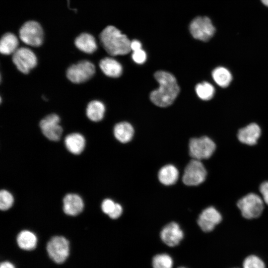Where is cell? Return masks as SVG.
<instances>
[{
  "mask_svg": "<svg viewBox=\"0 0 268 268\" xmlns=\"http://www.w3.org/2000/svg\"><path fill=\"white\" fill-rule=\"evenodd\" d=\"M153 268H172L173 261L167 254H160L154 256L152 260Z\"/></svg>",
  "mask_w": 268,
  "mask_h": 268,
  "instance_id": "26",
  "label": "cell"
},
{
  "mask_svg": "<svg viewBox=\"0 0 268 268\" xmlns=\"http://www.w3.org/2000/svg\"><path fill=\"white\" fill-rule=\"evenodd\" d=\"M18 247L22 250L31 251L35 249L38 243L37 235L29 230H22L16 236Z\"/></svg>",
  "mask_w": 268,
  "mask_h": 268,
  "instance_id": "15",
  "label": "cell"
},
{
  "mask_svg": "<svg viewBox=\"0 0 268 268\" xmlns=\"http://www.w3.org/2000/svg\"><path fill=\"white\" fill-rule=\"evenodd\" d=\"M74 44L78 50L87 54L93 53L97 48L94 37L87 33H83L78 36L75 39Z\"/></svg>",
  "mask_w": 268,
  "mask_h": 268,
  "instance_id": "19",
  "label": "cell"
},
{
  "mask_svg": "<svg viewBox=\"0 0 268 268\" xmlns=\"http://www.w3.org/2000/svg\"><path fill=\"white\" fill-rule=\"evenodd\" d=\"M0 268H16V267L11 261L4 260L0 262Z\"/></svg>",
  "mask_w": 268,
  "mask_h": 268,
  "instance_id": "33",
  "label": "cell"
},
{
  "mask_svg": "<svg viewBox=\"0 0 268 268\" xmlns=\"http://www.w3.org/2000/svg\"><path fill=\"white\" fill-rule=\"evenodd\" d=\"M12 60L17 69L24 74L28 73L37 64L34 53L26 47L18 48L12 54Z\"/></svg>",
  "mask_w": 268,
  "mask_h": 268,
  "instance_id": "10",
  "label": "cell"
},
{
  "mask_svg": "<svg viewBox=\"0 0 268 268\" xmlns=\"http://www.w3.org/2000/svg\"><path fill=\"white\" fill-rule=\"evenodd\" d=\"M154 77L159 83V88L150 95L151 102L160 107L171 105L177 97L180 88L175 76L165 71H157Z\"/></svg>",
  "mask_w": 268,
  "mask_h": 268,
  "instance_id": "1",
  "label": "cell"
},
{
  "mask_svg": "<svg viewBox=\"0 0 268 268\" xmlns=\"http://www.w3.org/2000/svg\"><path fill=\"white\" fill-rule=\"evenodd\" d=\"M60 118L56 114L46 116L40 122L39 126L44 135L52 141L59 140L63 133V128L60 124Z\"/></svg>",
  "mask_w": 268,
  "mask_h": 268,
  "instance_id": "11",
  "label": "cell"
},
{
  "mask_svg": "<svg viewBox=\"0 0 268 268\" xmlns=\"http://www.w3.org/2000/svg\"><path fill=\"white\" fill-rule=\"evenodd\" d=\"M195 90L198 97L203 100L211 99L215 93L213 86L206 81L198 83L196 86Z\"/></svg>",
  "mask_w": 268,
  "mask_h": 268,
  "instance_id": "25",
  "label": "cell"
},
{
  "mask_svg": "<svg viewBox=\"0 0 268 268\" xmlns=\"http://www.w3.org/2000/svg\"><path fill=\"white\" fill-rule=\"evenodd\" d=\"M260 1L263 5L268 7V0H260Z\"/></svg>",
  "mask_w": 268,
  "mask_h": 268,
  "instance_id": "35",
  "label": "cell"
},
{
  "mask_svg": "<svg viewBox=\"0 0 268 268\" xmlns=\"http://www.w3.org/2000/svg\"><path fill=\"white\" fill-rule=\"evenodd\" d=\"M141 49V43L136 40H133L131 43V50L133 52Z\"/></svg>",
  "mask_w": 268,
  "mask_h": 268,
  "instance_id": "34",
  "label": "cell"
},
{
  "mask_svg": "<svg viewBox=\"0 0 268 268\" xmlns=\"http://www.w3.org/2000/svg\"><path fill=\"white\" fill-rule=\"evenodd\" d=\"M261 134V130L256 123H251L239 130L237 137L244 144L253 145L257 143Z\"/></svg>",
  "mask_w": 268,
  "mask_h": 268,
  "instance_id": "14",
  "label": "cell"
},
{
  "mask_svg": "<svg viewBox=\"0 0 268 268\" xmlns=\"http://www.w3.org/2000/svg\"><path fill=\"white\" fill-rule=\"evenodd\" d=\"M122 212V206L119 203H116L114 209L108 215L112 219H117L121 215Z\"/></svg>",
  "mask_w": 268,
  "mask_h": 268,
  "instance_id": "32",
  "label": "cell"
},
{
  "mask_svg": "<svg viewBox=\"0 0 268 268\" xmlns=\"http://www.w3.org/2000/svg\"><path fill=\"white\" fill-rule=\"evenodd\" d=\"M206 176V170L201 161L192 159L184 170L182 181L187 186H198L205 180Z\"/></svg>",
  "mask_w": 268,
  "mask_h": 268,
  "instance_id": "7",
  "label": "cell"
},
{
  "mask_svg": "<svg viewBox=\"0 0 268 268\" xmlns=\"http://www.w3.org/2000/svg\"><path fill=\"white\" fill-rule=\"evenodd\" d=\"M46 251L50 259L57 264L65 263L69 256L70 243L65 236L55 235L48 241Z\"/></svg>",
  "mask_w": 268,
  "mask_h": 268,
  "instance_id": "3",
  "label": "cell"
},
{
  "mask_svg": "<svg viewBox=\"0 0 268 268\" xmlns=\"http://www.w3.org/2000/svg\"><path fill=\"white\" fill-rule=\"evenodd\" d=\"M18 40L13 33L4 34L0 42V52L4 55L13 54L18 48Z\"/></svg>",
  "mask_w": 268,
  "mask_h": 268,
  "instance_id": "23",
  "label": "cell"
},
{
  "mask_svg": "<svg viewBox=\"0 0 268 268\" xmlns=\"http://www.w3.org/2000/svg\"><path fill=\"white\" fill-rule=\"evenodd\" d=\"M179 268H185V267H180Z\"/></svg>",
  "mask_w": 268,
  "mask_h": 268,
  "instance_id": "36",
  "label": "cell"
},
{
  "mask_svg": "<svg viewBox=\"0 0 268 268\" xmlns=\"http://www.w3.org/2000/svg\"><path fill=\"white\" fill-rule=\"evenodd\" d=\"M259 191L264 202L268 205V181L263 182L259 187Z\"/></svg>",
  "mask_w": 268,
  "mask_h": 268,
  "instance_id": "31",
  "label": "cell"
},
{
  "mask_svg": "<svg viewBox=\"0 0 268 268\" xmlns=\"http://www.w3.org/2000/svg\"><path fill=\"white\" fill-rule=\"evenodd\" d=\"M190 30L194 38L206 42L214 36L216 28L209 17L198 16L192 21Z\"/></svg>",
  "mask_w": 268,
  "mask_h": 268,
  "instance_id": "8",
  "label": "cell"
},
{
  "mask_svg": "<svg viewBox=\"0 0 268 268\" xmlns=\"http://www.w3.org/2000/svg\"><path fill=\"white\" fill-rule=\"evenodd\" d=\"M160 236L163 242L166 245L174 247L178 245L183 239L184 233L177 223L171 222L163 228Z\"/></svg>",
  "mask_w": 268,
  "mask_h": 268,
  "instance_id": "13",
  "label": "cell"
},
{
  "mask_svg": "<svg viewBox=\"0 0 268 268\" xmlns=\"http://www.w3.org/2000/svg\"><path fill=\"white\" fill-rule=\"evenodd\" d=\"M243 268H265L263 261L254 255L247 257L243 262Z\"/></svg>",
  "mask_w": 268,
  "mask_h": 268,
  "instance_id": "28",
  "label": "cell"
},
{
  "mask_svg": "<svg viewBox=\"0 0 268 268\" xmlns=\"http://www.w3.org/2000/svg\"><path fill=\"white\" fill-rule=\"evenodd\" d=\"M13 203V197L8 191L2 190L0 192V208L2 210L8 209Z\"/></svg>",
  "mask_w": 268,
  "mask_h": 268,
  "instance_id": "27",
  "label": "cell"
},
{
  "mask_svg": "<svg viewBox=\"0 0 268 268\" xmlns=\"http://www.w3.org/2000/svg\"><path fill=\"white\" fill-rule=\"evenodd\" d=\"M114 135L116 138L122 143L130 141L134 134L133 126L128 122H121L114 128Z\"/></svg>",
  "mask_w": 268,
  "mask_h": 268,
  "instance_id": "21",
  "label": "cell"
},
{
  "mask_svg": "<svg viewBox=\"0 0 268 268\" xmlns=\"http://www.w3.org/2000/svg\"><path fill=\"white\" fill-rule=\"evenodd\" d=\"M95 72V67L93 64L83 60L69 67L66 71V76L71 82L79 84L90 79Z\"/></svg>",
  "mask_w": 268,
  "mask_h": 268,
  "instance_id": "6",
  "label": "cell"
},
{
  "mask_svg": "<svg viewBox=\"0 0 268 268\" xmlns=\"http://www.w3.org/2000/svg\"><path fill=\"white\" fill-rule=\"evenodd\" d=\"M99 67L102 71L110 77H118L123 72L122 66L120 63L110 57L102 59L99 62Z\"/></svg>",
  "mask_w": 268,
  "mask_h": 268,
  "instance_id": "17",
  "label": "cell"
},
{
  "mask_svg": "<svg viewBox=\"0 0 268 268\" xmlns=\"http://www.w3.org/2000/svg\"><path fill=\"white\" fill-rule=\"evenodd\" d=\"M83 206V201L78 195L68 194L64 198L63 209L67 215L75 216L79 214L82 211Z\"/></svg>",
  "mask_w": 268,
  "mask_h": 268,
  "instance_id": "16",
  "label": "cell"
},
{
  "mask_svg": "<svg viewBox=\"0 0 268 268\" xmlns=\"http://www.w3.org/2000/svg\"><path fill=\"white\" fill-rule=\"evenodd\" d=\"M65 144L69 152L74 154H79L84 148L85 140L82 134L71 133L65 137Z\"/></svg>",
  "mask_w": 268,
  "mask_h": 268,
  "instance_id": "18",
  "label": "cell"
},
{
  "mask_svg": "<svg viewBox=\"0 0 268 268\" xmlns=\"http://www.w3.org/2000/svg\"><path fill=\"white\" fill-rule=\"evenodd\" d=\"M212 77L215 83L221 87H227L232 79L230 72L222 67L215 68L212 72Z\"/></svg>",
  "mask_w": 268,
  "mask_h": 268,
  "instance_id": "24",
  "label": "cell"
},
{
  "mask_svg": "<svg viewBox=\"0 0 268 268\" xmlns=\"http://www.w3.org/2000/svg\"><path fill=\"white\" fill-rule=\"evenodd\" d=\"M158 178L159 182L163 185H172L176 183L178 179V170L172 164L166 165L159 170Z\"/></svg>",
  "mask_w": 268,
  "mask_h": 268,
  "instance_id": "20",
  "label": "cell"
},
{
  "mask_svg": "<svg viewBox=\"0 0 268 268\" xmlns=\"http://www.w3.org/2000/svg\"><path fill=\"white\" fill-rule=\"evenodd\" d=\"M132 59L135 63L142 64L146 60V54L142 49H139L133 52Z\"/></svg>",
  "mask_w": 268,
  "mask_h": 268,
  "instance_id": "29",
  "label": "cell"
},
{
  "mask_svg": "<svg viewBox=\"0 0 268 268\" xmlns=\"http://www.w3.org/2000/svg\"><path fill=\"white\" fill-rule=\"evenodd\" d=\"M222 219L221 213L214 207L209 206L199 215L197 223L203 231L209 232L221 222Z\"/></svg>",
  "mask_w": 268,
  "mask_h": 268,
  "instance_id": "12",
  "label": "cell"
},
{
  "mask_svg": "<svg viewBox=\"0 0 268 268\" xmlns=\"http://www.w3.org/2000/svg\"><path fill=\"white\" fill-rule=\"evenodd\" d=\"M263 199L255 193H249L238 200L237 206L243 217L248 219L257 218L264 208Z\"/></svg>",
  "mask_w": 268,
  "mask_h": 268,
  "instance_id": "4",
  "label": "cell"
},
{
  "mask_svg": "<svg viewBox=\"0 0 268 268\" xmlns=\"http://www.w3.org/2000/svg\"><path fill=\"white\" fill-rule=\"evenodd\" d=\"M116 203L112 200L107 199L104 200L101 204V208L103 212L109 215L114 209Z\"/></svg>",
  "mask_w": 268,
  "mask_h": 268,
  "instance_id": "30",
  "label": "cell"
},
{
  "mask_svg": "<svg viewBox=\"0 0 268 268\" xmlns=\"http://www.w3.org/2000/svg\"><path fill=\"white\" fill-rule=\"evenodd\" d=\"M105 107L99 100H92L88 103L86 108V115L91 121L97 122L102 120L104 116Z\"/></svg>",
  "mask_w": 268,
  "mask_h": 268,
  "instance_id": "22",
  "label": "cell"
},
{
  "mask_svg": "<svg viewBox=\"0 0 268 268\" xmlns=\"http://www.w3.org/2000/svg\"><path fill=\"white\" fill-rule=\"evenodd\" d=\"M215 149L214 142L206 136L193 138L190 140L189 152L193 159L201 161L208 159L212 155Z\"/></svg>",
  "mask_w": 268,
  "mask_h": 268,
  "instance_id": "5",
  "label": "cell"
},
{
  "mask_svg": "<svg viewBox=\"0 0 268 268\" xmlns=\"http://www.w3.org/2000/svg\"><path fill=\"white\" fill-rule=\"evenodd\" d=\"M100 39L104 49L111 56L126 55L131 50V41L114 26L106 27L100 33Z\"/></svg>",
  "mask_w": 268,
  "mask_h": 268,
  "instance_id": "2",
  "label": "cell"
},
{
  "mask_svg": "<svg viewBox=\"0 0 268 268\" xmlns=\"http://www.w3.org/2000/svg\"><path fill=\"white\" fill-rule=\"evenodd\" d=\"M19 37L25 44L32 47H39L43 43V31L39 23L28 21L21 26Z\"/></svg>",
  "mask_w": 268,
  "mask_h": 268,
  "instance_id": "9",
  "label": "cell"
}]
</instances>
